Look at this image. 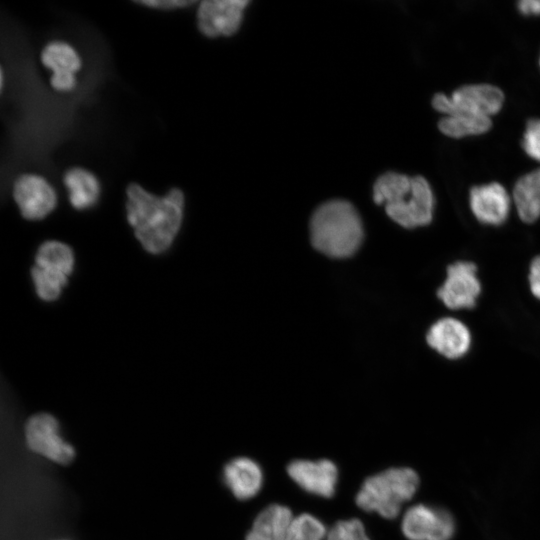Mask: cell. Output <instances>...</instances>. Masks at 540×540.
<instances>
[{
	"label": "cell",
	"mask_w": 540,
	"mask_h": 540,
	"mask_svg": "<svg viewBox=\"0 0 540 540\" xmlns=\"http://www.w3.org/2000/svg\"><path fill=\"white\" fill-rule=\"evenodd\" d=\"M13 197L21 215L31 221L45 218L57 204V195L50 183L31 173L17 177L13 184Z\"/></svg>",
	"instance_id": "obj_8"
},
{
	"label": "cell",
	"mask_w": 540,
	"mask_h": 540,
	"mask_svg": "<svg viewBox=\"0 0 540 540\" xmlns=\"http://www.w3.org/2000/svg\"><path fill=\"white\" fill-rule=\"evenodd\" d=\"M63 181L73 208L84 210L97 203L100 196V183L90 171L81 167L70 168L65 172Z\"/></svg>",
	"instance_id": "obj_18"
},
{
	"label": "cell",
	"mask_w": 540,
	"mask_h": 540,
	"mask_svg": "<svg viewBox=\"0 0 540 540\" xmlns=\"http://www.w3.org/2000/svg\"><path fill=\"white\" fill-rule=\"evenodd\" d=\"M287 472L296 484L309 493L325 498L335 493L338 470L330 460H295L288 465Z\"/></svg>",
	"instance_id": "obj_13"
},
{
	"label": "cell",
	"mask_w": 540,
	"mask_h": 540,
	"mask_svg": "<svg viewBox=\"0 0 540 540\" xmlns=\"http://www.w3.org/2000/svg\"><path fill=\"white\" fill-rule=\"evenodd\" d=\"M223 477L227 487L240 500L254 497L263 484L260 466L247 457H238L228 462L224 467Z\"/></svg>",
	"instance_id": "obj_16"
},
{
	"label": "cell",
	"mask_w": 540,
	"mask_h": 540,
	"mask_svg": "<svg viewBox=\"0 0 540 540\" xmlns=\"http://www.w3.org/2000/svg\"><path fill=\"white\" fill-rule=\"evenodd\" d=\"M293 519L288 507L272 504L257 515L245 540H284Z\"/></svg>",
	"instance_id": "obj_17"
},
{
	"label": "cell",
	"mask_w": 540,
	"mask_h": 540,
	"mask_svg": "<svg viewBox=\"0 0 540 540\" xmlns=\"http://www.w3.org/2000/svg\"><path fill=\"white\" fill-rule=\"evenodd\" d=\"M246 0H204L197 10L199 30L207 37L229 36L241 23Z\"/></svg>",
	"instance_id": "obj_11"
},
{
	"label": "cell",
	"mask_w": 540,
	"mask_h": 540,
	"mask_svg": "<svg viewBox=\"0 0 540 540\" xmlns=\"http://www.w3.org/2000/svg\"><path fill=\"white\" fill-rule=\"evenodd\" d=\"M310 236L312 245L321 253L334 258H345L359 248L363 240V226L351 203L331 200L313 213Z\"/></svg>",
	"instance_id": "obj_3"
},
{
	"label": "cell",
	"mask_w": 540,
	"mask_h": 540,
	"mask_svg": "<svg viewBox=\"0 0 540 540\" xmlns=\"http://www.w3.org/2000/svg\"><path fill=\"white\" fill-rule=\"evenodd\" d=\"M325 525L311 514L295 517L284 540H323L327 536Z\"/></svg>",
	"instance_id": "obj_21"
},
{
	"label": "cell",
	"mask_w": 540,
	"mask_h": 540,
	"mask_svg": "<svg viewBox=\"0 0 540 540\" xmlns=\"http://www.w3.org/2000/svg\"><path fill=\"white\" fill-rule=\"evenodd\" d=\"M518 6L524 14H540V0H523Z\"/></svg>",
	"instance_id": "obj_26"
},
{
	"label": "cell",
	"mask_w": 540,
	"mask_h": 540,
	"mask_svg": "<svg viewBox=\"0 0 540 540\" xmlns=\"http://www.w3.org/2000/svg\"><path fill=\"white\" fill-rule=\"evenodd\" d=\"M522 146L532 158L540 161V120L531 119L527 122Z\"/></svg>",
	"instance_id": "obj_23"
},
{
	"label": "cell",
	"mask_w": 540,
	"mask_h": 540,
	"mask_svg": "<svg viewBox=\"0 0 540 540\" xmlns=\"http://www.w3.org/2000/svg\"><path fill=\"white\" fill-rule=\"evenodd\" d=\"M529 285L533 295L540 299V256L535 257L530 264Z\"/></svg>",
	"instance_id": "obj_25"
},
{
	"label": "cell",
	"mask_w": 540,
	"mask_h": 540,
	"mask_svg": "<svg viewBox=\"0 0 540 540\" xmlns=\"http://www.w3.org/2000/svg\"><path fill=\"white\" fill-rule=\"evenodd\" d=\"M513 199L522 221L533 223L540 217V169L522 176L516 182Z\"/></svg>",
	"instance_id": "obj_19"
},
{
	"label": "cell",
	"mask_w": 540,
	"mask_h": 540,
	"mask_svg": "<svg viewBox=\"0 0 540 540\" xmlns=\"http://www.w3.org/2000/svg\"><path fill=\"white\" fill-rule=\"evenodd\" d=\"M326 540H338L330 531H328Z\"/></svg>",
	"instance_id": "obj_27"
},
{
	"label": "cell",
	"mask_w": 540,
	"mask_h": 540,
	"mask_svg": "<svg viewBox=\"0 0 540 540\" xmlns=\"http://www.w3.org/2000/svg\"><path fill=\"white\" fill-rule=\"evenodd\" d=\"M373 198L377 204H385L388 216L405 228L424 226L432 220L433 192L422 176L385 173L374 184Z\"/></svg>",
	"instance_id": "obj_2"
},
{
	"label": "cell",
	"mask_w": 540,
	"mask_h": 540,
	"mask_svg": "<svg viewBox=\"0 0 540 540\" xmlns=\"http://www.w3.org/2000/svg\"><path fill=\"white\" fill-rule=\"evenodd\" d=\"M74 268V254L69 245L57 240L43 242L35 255L31 276L35 291L43 301L56 300Z\"/></svg>",
	"instance_id": "obj_5"
},
{
	"label": "cell",
	"mask_w": 540,
	"mask_h": 540,
	"mask_svg": "<svg viewBox=\"0 0 540 540\" xmlns=\"http://www.w3.org/2000/svg\"><path fill=\"white\" fill-rule=\"evenodd\" d=\"M491 124L488 116L454 113L441 118L438 127L443 134L460 138L482 134L490 129Z\"/></svg>",
	"instance_id": "obj_20"
},
{
	"label": "cell",
	"mask_w": 540,
	"mask_h": 540,
	"mask_svg": "<svg viewBox=\"0 0 540 540\" xmlns=\"http://www.w3.org/2000/svg\"><path fill=\"white\" fill-rule=\"evenodd\" d=\"M419 477L408 467L390 468L368 477L356 495V504L367 512L393 519L417 491Z\"/></svg>",
	"instance_id": "obj_4"
},
{
	"label": "cell",
	"mask_w": 540,
	"mask_h": 540,
	"mask_svg": "<svg viewBox=\"0 0 540 540\" xmlns=\"http://www.w3.org/2000/svg\"><path fill=\"white\" fill-rule=\"evenodd\" d=\"M25 437L31 450L54 462L68 464L75 457L74 448L59 434L57 420L48 413H39L28 419Z\"/></svg>",
	"instance_id": "obj_7"
},
{
	"label": "cell",
	"mask_w": 540,
	"mask_h": 540,
	"mask_svg": "<svg viewBox=\"0 0 540 540\" xmlns=\"http://www.w3.org/2000/svg\"><path fill=\"white\" fill-rule=\"evenodd\" d=\"M329 531L338 540H370L363 523L358 519L338 521Z\"/></svg>",
	"instance_id": "obj_22"
},
{
	"label": "cell",
	"mask_w": 540,
	"mask_h": 540,
	"mask_svg": "<svg viewBox=\"0 0 540 540\" xmlns=\"http://www.w3.org/2000/svg\"><path fill=\"white\" fill-rule=\"evenodd\" d=\"M401 527L409 540H450L455 530L453 518L447 511L424 504L410 507Z\"/></svg>",
	"instance_id": "obj_9"
},
{
	"label": "cell",
	"mask_w": 540,
	"mask_h": 540,
	"mask_svg": "<svg viewBox=\"0 0 540 540\" xmlns=\"http://www.w3.org/2000/svg\"><path fill=\"white\" fill-rule=\"evenodd\" d=\"M41 62L52 71L50 85L54 90L66 93L75 89V74L81 68V59L71 45L63 41L49 42L41 52Z\"/></svg>",
	"instance_id": "obj_12"
},
{
	"label": "cell",
	"mask_w": 540,
	"mask_h": 540,
	"mask_svg": "<svg viewBox=\"0 0 540 540\" xmlns=\"http://www.w3.org/2000/svg\"><path fill=\"white\" fill-rule=\"evenodd\" d=\"M504 94L490 84L465 85L455 90L450 97L438 93L433 97V107L446 115L463 113L488 116L497 113L503 104Z\"/></svg>",
	"instance_id": "obj_6"
},
{
	"label": "cell",
	"mask_w": 540,
	"mask_h": 540,
	"mask_svg": "<svg viewBox=\"0 0 540 540\" xmlns=\"http://www.w3.org/2000/svg\"><path fill=\"white\" fill-rule=\"evenodd\" d=\"M126 215L137 240L151 254L165 252L173 243L183 220L184 194L172 188L157 196L138 183L126 189Z\"/></svg>",
	"instance_id": "obj_1"
},
{
	"label": "cell",
	"mask_w": 540,
	"mask_h": 540,
	"mask_svg": "<svg viewBox=\"0 0 540 540\" xmlns=\"http://www.w3.org/2000/svg\"><path fill=\"white\" fill-rule=\"evenodd\" d=\"M430 347L448 359L464 356L471 346V334L464 323L455 318L435 322L426 335Z\"/></svg>",
	"instance_id": "obj_14"
},
{
	"label": "cell",
	"mask_w": 540,
	"mask_h": 540,
	"mask_svg": "<svg viewBox=\"0 0 540 540\" xmlns=\"http://www.w3.org/2000/svg\"><path fill=\"white\" fill-rule=\"evenodd\" d=\"M470 207L481 223L500 225L508 216L510 198L499 183L474 186L470 190Z\"/></svg>",
	"instance_id": "obj_15"
},
{
	"label": "cell",
	"mask_w": 540,
	"mask_h": 540,
	"mask_svg": "<svg viewBox=\"0 0 540 540\" xmlns=\"http://www.w3.org/2000/svg\"><path fill=\"white\" fill-rule=\"evenodd\" d=\"M135 3L146 6L148 8L158 10H175L190 6L195 3L191 0H140Z\"/></svg>",
	"instance_id": "obj_24"
},
{
	"label": "cell",
	"mask_w": 540,
	"mask_h": 540,
	"mask_svg": "<svg viewBox=\"0 0 540 540\" xmlns=\"http://www.w3.org/2000/svg\"><path fill=\"white\" fill-rule=\"evenodd\" d=\"M476 271V265L468 261H457L448 266L447 277L437 292L446 307L458 310L475 306L481 292Z\"/></svg>",
	"instance_id": "obj_10"
}]
</instances>
